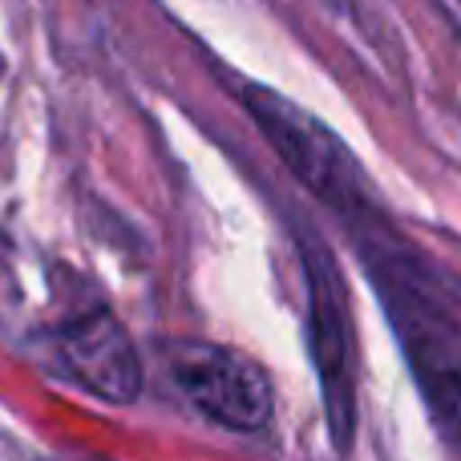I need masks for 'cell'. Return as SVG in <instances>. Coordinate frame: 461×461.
Here are the masks:
<instances>
[{
    "instance_id": "1",
    "label": "cell",
    "mask_w": 461,
    "mask_h": 461,
    "mask_svg": "<svg viewBox=\"0 0 461 461\" xmlns=\"http://www.w3.org/2000/svg\"><path fill=\"white\" fill-rule=\"evenodd\" d=\"M368 223L373 215L357 223L368 276L397 328V344L425 397V409L438 421V433L461 454V324L438 295L429 267L405 243L389 239V230H373Z\"/></svg>"
},
{
    "instance_id": "2",
    "label": "cell",
    "mask_w": 461,
    "mask_h": 461,
    "mask_svg": "<svg viewBox=\"0 0 461 461\" xmlns=\"http://www.w3.org/2000/svg\"><path fill=\"white\" fill-rule=\"evenodd\" d=\"M243 105L251 122L263 130L271 150L284 158V167L332 211H340L348 223L373 215L368 183L357 154L340 142V134L324 126L316 113L295 105L292 97L276 94L267 86H243Z\"/></svg>"
},
{
    "instance_id": "3",
    "label": "cell",
    "mask_w": 461,
    "mask_h": 461,
    "mask_svg": "<svg viewBox=\"0 0 461 461\" xmlns=\"http://www.w3.org/2000/svg\"><path fill=\"white\" fill-rule=\"evenodd\" d=\"M303 292H308V348L316 360V376L324 389V413L332 441L340 449L352 446L357 433V336H352L348 292L336 271V259L316 235H300Z\"/></svg>"
},
{
    "instance_id": "4",
    "label": "cell",
    "mask_w": 461,
    "mask_h": 461,
    "mask_svg": "<svg viewBox=\"0 0 461 461\" xmlns=\"http://www.w3.org/2000/svg\"><path fill=\"white\" fill-rule=\"evenodd\" d=\"M170 376L183 397L230 433H259L276 417L271 376L247 352L211 340L170 344Z\"/></svg>"
},
{
    "instance_id": "5",
    "label": "cell",
    "mask_w": 461,
    "mask_h": 461,
    "mask_svg": "<svg viewBox=\"0 0 461 461\" xmlns=\"http://www.w3.org/2000/svg\"><path fill=\"white\" fill-rule=\"evenodd\" d=\"M57 360L61 368L110 405H130L142 393V360L130 332L110 312H86L57 332Z\"/></svg>"
},
{
    "instance_id": "6",
    "label": "cell",
    "mask_w": 461,
    "mask_h": 461,
    "mask_svg": "<svg viewBox=\"0 0 461 461\" xmlns=\"http://www.w3.org/2000/svg\"><path fill=\"white\" fill-rule=\"evenodd\" d=\"M0 77H5V53H0Z\"/></svg>"
}]
</instances>
